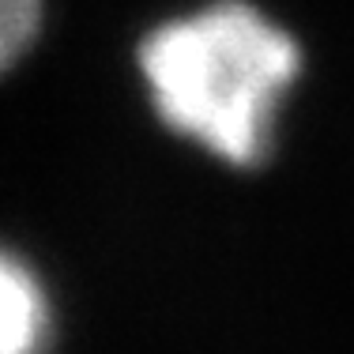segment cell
<instances>
[{
    "instance_id": "6da1fadb",
    "label": "cell",
    "mask_w": 354,
    "mask_h": 354,
    "mask_svg": "<svg viewBox=\"0 0 354 354\" xmlns=\"http://www.w3.org/2000/svg\"><path fill=\"white\" fill-rule=\"evenodd\" d=\"M298 72V41L245 0L166 19L140 41V75L162 124L230 166L264 162Z\"/></svg>"
},
{
    "instance_id": "7a4b0ae2",
    "label": "cell",
    "mask_w": 354,
    "mask_h": 354,
    "mask_svg": "<svg viewBox=\"0 0 354 354\" xmlns=\"http://www.w3.org/2000/svg\"><path fill=\"white\" fill-rule=\"evenodd\" d=\"M53 313L38 272L0 249V354H46Z\"/></svg>"
},
{
    "instance_id": "3957f363",
    "label": "cell",
    "mask_w": 354,
    "mask_h": 354,
    "mask_svg": "<svg viewBox=\"0 0 354 354\" xmlns=\"http://www.w3.org/2000/svg\"><path fill=\"white\" fill-rule=\"evenodd\" d=\"M41 27V0H0V75L30 49Z\"/></svg>"
}]
</instances>
